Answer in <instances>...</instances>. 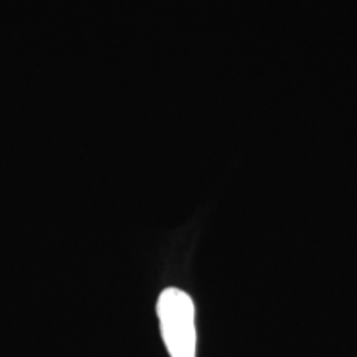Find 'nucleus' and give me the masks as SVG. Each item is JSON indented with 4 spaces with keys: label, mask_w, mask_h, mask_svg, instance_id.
Segmentation results:
<instances>
[{
    "label": "nucleus",
    "mask_w": 357,
    "mask_h": 357,
    "mask_svg": "<svg viewBox=\"0 0 357 357\" xmlns=\"http://www.w3.org/2000/svg\"><path fill=\"white\" fill-rule=\"evenodd\" d=\"M158 311L160 334L171 357H195L197 329L195 306L190 294L178 288H166L159 294Z\"/></svg>",
    "instance_id": "1"
}]
</instances>
